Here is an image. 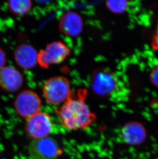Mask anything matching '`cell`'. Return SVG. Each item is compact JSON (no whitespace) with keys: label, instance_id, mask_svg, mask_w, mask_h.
Here are the masks:
<instances>
[{"label":"cell","instance_id":"obj_10","mask_svg":"<svg viewBox=\"0 0 158 159\" xmlns=\"http://www.w3.org/2000/svg\"><path fill=\"white\" fill-rule=\"evenodd\" d=\"M14 58L16 64L24 69H31L38 63V53L29 44L17 47L14 51Z\"/></svg>","mask_w":158,"mask_h":159},{"label":"cell","instance_id":"obj_5","mask_svg":"<svg viewBox=\"0 0 158 159\" xmlns=\"http://www.w3.org/2000/svg\"><path fill=\"white\" fill-rule=\"evenodd\" d=\"M41 100L32 90H24L18 95L14 102L15 111L21 117L29 119L40 112Z\"/></svg>","mask_w":158,"mask_h":159},{"label":"cell","instance_id":"obj_14","mask_svg":"<svg viewBox=\"0 0 158 159\" xmlns=\"http://www.w3.org/2000/svg\"><path fill=\"white\" fill-rule=\"evenodd\" d=\"M151 46L154 50L158 52V21L157 22V25L152 37Z\"/></svg>","mask_w":158,"mask_h":159},{"label":"cell","instance_id":"obj_15","mask_svg":"<svg viewBox=\"0 0 158 159\" xmlns=\"http://www.w3.org/2000/svg\"><path fill=\"white\" fill-rule=\"evenodd\" d=\"M151 79L152 83L158 87V66L153 70L151 74Z\"/></svg>","mask_w":158,"mask_h":159},{"label":"cell","instance_id":"obj_6","mask_svg":"<svg viewBox=\"0 0 158 159\" xmlns=\"http://www.w3.org/2000/svg\"><path fill=\"white\" fill-rule=\"evenodd\" d=\"M29 152L33 159H55L62 151L55 140L46 137L33 140L29 146Z\"/></svg>","mask_w":158,"mask_h":159},{"label":"cell","instance_id":"obj_2","mask_svg":"<svg viewBox=\"0 0 158 159\" xmlns=\"http://www.w3.org/2000/svg\"><path fill=\"white\" fill-rule=\"evenodd\" d=\"M42 90L46 101L54 105L64 104L72 95L70 82L61 76L48 79Z\"/></svg>","mask_w":158,"mask_h":159},{"label":"cell","instance_id":"obj_13","mask_svg":"<svg viewBox=\"0 0 158 159\" xmlns=\"http://www.w3.org/2000/svg\"><path fill=\"white\" fill-rule=\"evenodd\" d=\"M108 9L115 14L124 12L128 6V2L126 1H108L106 2Z\"/></svg>","mask_w":158,"mask_h":159},{"label":"cell","instance_id":"obj_4","mask_svg":"<svg viewBox=\"0 0 158 159\" xmlns=\"http://www.w3.org/2000/svg\"><path fill=\"white\" fill-rule=\"evenodd\" d=\"M70 53V48L63 42H51L38 53V64L46 69L51 65L64 61Z\"/></svg>","mask_w":158,"mask_h":159},{"label":"cell","instance_id":"obj_11","mask_svg":"<svg viewBox=\"0 0 158 159\" xmlns=\"http://www.w3.org/2000/svg\"><path fill=\"white\" fill-rule=\"evenodd\" d=\"M122 135L124 141L127 144L137 145L144 141L146 131L142 124L137 122H130L123 128Z\"/></svg>","mask_w":158,"mask_h":159},{"label":"cell","instance_id":"obj_8","mask_svg":"<svg viewBox=\"0 0 158 159\" xmlns=\"http://www.w3.org/2000/svg\"><path fill=\"white\" fill-rule=\"evenodd\" d=\"M60 30L64 34L71 37L80 35L83 29V21L80 16L74 11H68L60 17Z\"/></svg>","mask_w":158,"mask_h":159},{"label":"cell","instance_id":"obj_16","mask_svg":"<svg viewBox=\"0 0 158 159\" xmlns=\"http://www.w3.org/2000/svg\"><path fill=\"white\" fill-rule=\"evenodd\" d=\"M6 62V54L0 48V70L4 68Z\"/></svg>","mask_w":158,"mask_h":159},{"label":"cell","instance_id":"obj_3","mask_svg":"<svg viewBox=\"0 0 158 159\" xmlns=\"http://www.w3.org/2000/svg\"><path fill=\"white\" fill-rule=\"evenodd\" d=\"M90 86L95 94L105 97L112 94L116 90L118 80L112 71L101 68L95 70L91 75Z\"/></svg>","mask_w":158,"mask_h":159},{"label":"cell","instance_id":"obj_9","mask_svg":"<svg viewBox=\"0 0 158 159\" xmlns=\"http://www.w3.org/2000/svg\"><path fill=\"white\" fill-rule=\"evenodd\" d=\"M23 84L21 72L12 66H4L0 70V87L5 91L15 92Z\"/></svg>","mask_w":158,"mask_h":159},{"label":"cell","instance_id":"obj_1","mask_svg":"<svg viewBox=\"0 0 158 159\" xmlns=\"http://www.w3.org/2000/svg\"><path fill=\"white\" fill-rule=\"evenodd\" d=\"M62 125L70 130L85 129L95 120V116L85 102L83 95L72 94L56 110Z\"/></svg>","mask_w":158,"mask_h":159},{"label":"cell","instance_id":"obj_12","mask_svg":"<svg viewBox=\"0 0 158 159\" xmlns=\"http://www.w3.org/2000/svg\"><path fill=\"white\" fill-rule=\"evenodd\" d=\"M9 10L16 15L23 16L27 14L32 8V2L29 0H13L8 2Z\"/></svg>","mask_w":158,"mask_h":159},{"label":"cell","instance_id":"obj_7","mask_svg":"<svg viewBox=\"0 0 158 159\" xmlns=\"http://www.w3.org/2000/svg\"><path fill=\"white\" fill-rule=\"evenodd\" d=\"M52 128V120L47 113L40 111L27 119L26 130L29 135L34 140L48 137Z\"/></svg>","mask_w":158,"mask_h":159}]
</instances>
